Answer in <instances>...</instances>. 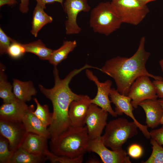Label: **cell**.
I'll return each instance as SVG.
<instances>
[{
    "label": "cell",
    "instance_id": "cell-10",
    "mask_svg": "<svg viewBox=\"0 0 163 163\" xmlns=\"http://www.w3.org/2000/svg\"><path fill=\"white\" fill-rule=\"evenodd\" d=\"M108 113L97 106L91 104L85 120L88 136L90 140L101 137L107 124Z\"/></svg>",
    "mask_w": 163,
    "mask_h": 163
},
{
    "label": "cell",
    "instance_id": "cell-34",
    "mask_svg": "<svg viewBox=\"0 0 163 163\" xmlns=\"http://www.w3.org/2000/svg\"><path fill=\"white\" fill-rule=\"evenodd\" d=\"M37 4L39 5L41 7L45 9L46 8V5L48 4H52L55 2L60 3L63 7V2L64 0H35Z\"/></svg>",
    "mask_w": 163,
    "mask_h": 163
},
{
    "label": "cell",
    "instance_id": "cell-8",
    "mask_svg": "<svg viewBox=\"0 0 163 163\" xmlns=\"http://www.w3.org/2000/svg\"><path fill=\"white\" fill-rule=\"evenodd\" d=\"M0 132L8 140L10 149L13 152L21 146L27 133L22 121L0 118Z\"/></svg>",
    "mask_w": 163,
    "mask_h": 163
},
{
    "label": "cell",
    "instance_id": "cell-33",
    "mask_svg": "<svg viewBox=\"0 0 163 163\" xmlns=\"http://www.w3.org/2000/svg\"><path fill=\"white\" fill-rule=\"evenodd\" d=\"M152 82L155 87L158 98H163V79L155 80Z\"/></svg>",
    "mask_w": 163,
    "mask_h": 163
},
{
    "label": "cell",
    "instance_id": "cell-9",
    "mask_svg": "<svg viewBox=\"0 0 163 163\" xmlns=\"http://www.w3.org/2000/svg\"><path fill=\"white\" fill-rule=\"evenodd\" d=\"M63 7L67 16L65 25L67 35L77 34L81 30L78 25L77 19L81 12H88L91 7L87 0H65Z\"/></svg>",
    "mask_w": 163,
    "mask_h": 163
},
{
    "label": "cell",
    "instance_id": "cell-21",
    "mask_svg": "<svg viewBox=\"0 0 163 163\" xmlns=\"http://www.w3.org/2000/svg\"><path fill=\"white\" fill-rule=\"evenodd\" d=\"M47 160L46 156L30 153L20 146L13 153L9 163H40Z\"/></svg>",
    "mask_w": 163,
    "mask_h": 163
},
{
    "label": "cell",
    "instance_id": "cell-29",
    "mask_svg": "<svg viewBox=\"0 0 163 163\" xmlns=\"http://www.w3.org/2000/svg\"><path fill=\"white\" fill-rule=\"evenodd\" d=\"M25 53V50L23 44L14 40L9 47L7 53L11 58L17 59L23 56Z\"/></svg>",
    "mask_w": 163,
    "mask_h": 163
},
{
    "label": "cell",
    "instance_id": "cell-13",
    "mask_svg": "<svg viewBox=\"0 0 163 163\" xmlns=\"http://www.w3.org/2000/svg\"><path fill=\"white\" fill-rule=\"evenodd\" d=\"M85 72L87 77L94 82L97 88V94L94 98L91 99V103L107 111L113 117H116L117 115L113 109L109 97L111 88L112 81L107 80L104 82H100L97 76L88 69H86Z\"/></svg>",
    "mask_w": 163,
    "mask_h": 163
},
{
    "label": "cell",
    "instance_id": "cell-30",
    "mask_svg": "<svg viewBox=\"0 0 163 163\" xmlns=\"http://www.w3.org/2000/svg\"><path fill=\"white\" fill-rule=\"evenodd\" d=\"M14 40L8 36L2 29L0 28V54L7 53L10 45Z\"/></svg>",
    "mask_w": 163,
    "mask_h": 163
},
{
    "label": "cell",
    "instance_id": "cell-3",
    "mask_svg": "<svg viewBox=\"0 0 163 163\" xmlns=\"http://www.w3.org/2000/svg\"><path fill=\"white\" fill-rule=\"evenodd\" d=\"M86 126H71L51 140L50 151L55 155L71 158L84 156L90 141Z\"/></svg>",
    "mask_w": 163,
    "mask_h": 163
},
{
    "label": "cell",
    "instance_id": "cell-17",
    "mask_svg": "<svg viewBox=\"0 0 163 163\" xmlns=\"http://www.w3.org/2000/svg\"><path fill=\"white\" fill-rule=\"evenodd\" d=\"M48 139L44 136L27 132L21 146L30 153L46 156V153L49 150Z\"/></svg>",
    "mask_w": 163,
    "mask_h": 163
},
{
    "label": "cell",
    "instance_id": "cell-20",
    "mask_svg": "<svg viewBox=\"0 0 163 163\" xmlns=\"http://www.w3.org/2000/svg\"><path fill=\"white\" fill-rule=\"evenodd\" d=\"M44 9L37 4L33 11L31 33L35 37L44 26L53 21L52 17L47 14Z\"/></svg>",
    "mask_w": 163,
    "mask_h": 163
},
{
    "label": "cell",
    "instance_id": "cell-28",
    "mask_svg": "<svg viewBox=\"0 0 163 163\" xmlns=\"http://www.w3.org/2000/svg\"><path fill=\"white\" fill-rule=\"evenodd\" d=\"M46 156L52 163H81L83 159V156L74 158L57 156L49 150L47 152Z\"/></svg>",
    "mask_w": 163,
    "mask_h": 163
},
{
    "label": "cell",
    "instance_id": "cell-23",
    "mask_svg": "<svg viewBox=\"0 0 163 163\" xmlns=\"http://www.w3.org/2000/svg\"><path fill=\"white\" fill-rule=\"evenodd\" d=\"M23 45L26 53L34 54L43 60H48L53 51L47 47L40 40Z\"/></svg>",
    "mask_w": 163,
    "mask_h": 163
},
{
    "label": "cell",
    "instance_id": "cell-6",
    "mask_svg": "<svg viewBox=\"0 0 163 163\" xmlns=\"http://www.w3.org/2000/svg\"><path fill=\"white\" fill-rule=\"evenodd\" d=\"M111 2L122 23L138 25L149 12L147 5L138 0H116Z\"/></svg>",
    "mask_w": 163,
    "mask_h": 163
},
{
    "label": "cell",
    "instance_id": "cell-14",
    "mask_svg": "<svg viewBox=\"0 0 163 163\" xmlns=\"http://www.w3.org/2000/svg\"><path fill=\"white\" fill-rule=\"evenodd\" d=\"M91 99L87 95H82L79 99L73 101L69 106V116L71 126H84Z\"/></svg>",
    "mask_w": 163,
    "mask_h": 163
},
{
    "label": "cell",
    "instance_id": "cell-15",
    "mask_svg": "<svg viewBox=\"0 0 163 163\" xmlns=\"http://www.w3.org/2000/svg\"><path fill=\"white\" fill-rule=\"evenodd\" d=\"M139 106L144 110L146 123L148 127L154 129L160 124L163 115V109L158 99H147L140 102Z\"/></svg>",
    "mask_w": 163,
    "mask_h": 163
},
{
    "label": "cell",
    "instance_id": "cell-22",
    "mask_svg": "<svg viewBox=\"0 0 163 163\" xmlns=\"http://www.w3.org/2000/svg\"><path fill=\"white\" fill-rule=\"evenodd\" d=\"M77 46L75 40H66L63 42L62 46L59 49L53 50L48 61L54 66H57L66 59L69 53L73 51Z\"/></svg>",
    "mask_w": 163,
    "mask_h": 163
},
{
    "label": "cell",
    "instance_id": "cell-35",
    "mask_svg": "<svg viewBox=\"0 0 163 163\" xmlns=\"http://www.w3.org/2000/svg\"><path fill=\"white\" fill-rule=\"evenodd\" d=\"M19 9L23 13H27L29 11V0H20Z\"/></svg>",
    "mask_w": 163,
    "mask_h": 163
},
{
    "label": "cell",
    "instance_id": "cell-4",
    "mask_svg": "<svg viewBox=\"0 0 163 163\" xmlns=\"http://www.w3.org/2000/svg\"><path fill=\"white\" fill-rule=\"evenodd\" d=\"M138 128L133 121L119 118L107 123L101 139L107 147L113 150H120L128 139L137 134Z\"/></svg>",
    "mask_w": 163,
    "mask_h": 163
},
{
    "label": "cell",
    "instance_id": "cell-1",
    "mask_svg": "<svg viewBox=\"0 0 163 163\" xmlns=\"http://www.w3.org/2000/svg\"><path fill=\"white\" fill-rule=\"evenodd\" d=\"M86 68L84 66L79 69H75L64 78L61 79L56 66H54V87L47 89L41 85H39L41 92L51 101L53 106L52 120L48 128L51 140L56 138L71 126L69 116V106L73 101L80 98L82 95L73 92L69 88V84L74 77Z\"/></svg>",
    "mask_w": 163,
    "mask_h": 163
},
{
    "label": "cell",
    "instance_id": "cell-31",
    "mask_svg": "<svg viewBox=\"0 0 163 163\" xmlns=\"http://www.w3.org/2000/svg\"><path fill=\"white\" fill-rule=\"evenodd\" d=\"M143 150L142 147L137 144L131 145L128 149L127 154L131 158H140L142 155Z\"/></svg>",
    "mask_w": 163,
    "mask_h": 163
},
{
    "label": "cell",
    "instance_id": "cell-25",
    "mask_svg": "<svg viewBox=\"0 0 163 163\" xmlns=\"http://www.w3.org/2000/svg\"><path fill=\"white\" fill-rule=\"evenodd\" d=\"M34 100L37 107L35 110L33 111V113L46 127L49 126L52 122L53 114L50 112L48 105H41L36 98H34Z\"/></svg>",
    "mask_w": 163,
    "mask_h": 163
},
{
    "label": "cell",
    "instance_id": "cell-19",
    "mask_svg": "<svg viewBox=\"0 0 163 163\" xmlns=\"http://www.w3.org/2000/svg\"><path fill=\"white\" fill-rule=\"evenodd\" d=\"M13 92L16 97L22 101H30L32 96L36 94L37 91L33 83L14 79L12 84Z\"/></svg>",
    "mask_w": 163,
    "mask_h": 163
},
{
    "label": "cell",
    "instance_id": "cell-16",
    "mask_svg": "<svg viewBox=\"0 0 163 163\" xmlns=\"http://www.w3.org/2000/svg\"><path fill=\"white\" fill-rule=\"evenodd\" d=\"M26 102L16 98L9 103H3L0 108V118L9 120L21 121L29 108Z\"/></svg>",
    "mask_w": 163,
    "mask_h": 163
},
{
    "label": "cell",
    "instance_id": "cell-37",
    "mask_svg": "<svg viewBox=\"0 0 163 163\" xmlns=\"http://www.w3.org/2000/svg\"><path fill=\"white\" fill-rule=\"evenodd\" d=\"M158 101L161 105V106L163 109V98H159L158 99ZM160 124L163 125V115L160 121Z\"/></svg>",
    "mask_w": 163,
    "mask_h": 163
},
{
    "label": "cell",
    "instance_id": "cell-38",
    "mask_svg": "<svg viewBox=\"0 0 163 163\" xmlns=\"http://www.w3.org/2000/svg\"><path fill=\"white\" fill-rule=\"evenodd\" d=\"M141 3L144 5L146 4L149 2L155 1L156 0H138Z\"/></svg>",
    "mask_w": 163,
    "mask_h": 163
},
{
    "label": "cell",
    "instance_id": "cell-32",
    "mask_svg": "<svg viewBox=\"0 0 163 163\" xmlns=\"http://www.w3.org/2000/svg\"><path fill=\"white\" fill-rule=\"evenodd\" d=\"M151 138L154 139L159 144L163 145V125L157 129L150 132Z\"/></svg>",
    "mask_w": 163,
    "mask_h": 163
},
{
    "label": "cell",
    "instance_id": "cell-5",
    "mask_svg": "<svg viewBox=\"0 0 163 163\" xmlns=\"http://www.w3.org/2000/svg\"><path fill=\"white\" fill-rule=\"evenodd\" d=\"M122 23L111 2H101L91 11L89 24L95 33L108 36Z\"/></svg>",
    "mask_w": 163,
    "mask_h": 163
},
{
    "label": "cell",
    "instance_id": "cell-36",
    "mask_svg": "<svg viewBox=\"0 0 163 163\" xmlns=\"http://www.w3.org/2000/svg\"><path fill=\"white\" fill-rule=\"evenodd\" d=\"M17 3L16 0H0V7H1L5 5L10 6L14 5Z\"/></svg>",
    "mask_w": 163,
    "mask_h": 163
},
{
    "label": "cell",
    "instance_id": "cell-26",
    "mask_svg": "<svg viewBox=\"0 0 163 163\" xmlns=\"http://www.w3.org/2000/svg\"><path fill=\"white\" fill-rule=\"evenodd\" d=\"M150 143L152 146V154L144 163H163V148L154 139L151 138Z\"/></svg>",
    "mask_w": 163,
    "mask_h": 163
},
{
    "label": "cell",
    "instance_id": "cell-27",
    "mask_svg": "<svg viewBox=\"0 0 163 163\" xmlns=\"http://www.w3.org/2000/svg\"><path fill=\"white\" fill-rule=\"evenodd\" d=\"M13 153L10 149L8 140L0 134V163H9Z\"/></svg>",
    "mask_w": 163,
    "mask_h": 163
},
{
    "label": "cell",
    "instance_id": "cell-39",
    "mask_svg": "<svg viewBox=\"0 0 163 163\" xmlns=\"http://www.w3.org/2000/svg\"><path fill=\"white\" fill-rule=\"evenodd\" d=\"M159 64L163 74V58L159 61Z\"/></svg>",
    "mask_w": 163,
    "mask_h": 163
},
{
    "label": "cell",
    "instance_id": "cell-12",
    "mask_svg": "<svg viewBox=\"0 0 163 163\" xmlns=\"http://www.w3.org/2000/svg\"><path fill=\"white\" fill-rule=\"evenodd\" d=\"M109 96L111 102L115 106V111L117 115H121L124 113L129 117L133 120L144 136L148 139H150L151 136L147 126L139 122L133 114L134 108L131 103V98L128 96L120 94L114 88H111Z\"/></svg>",
    "mask_w": 163,
    "mask_h": 163
},
{
    "label": "cell",
    "instance_id": "cell-18",
    "mask_svg": "<svg viewBox=\"0 0 163 163\" xmlns=\"http://www.w3.org/2000/svg\"><path fill=\"white\" fill-rule=\"evenodd\" d=\"M24 116L22 122L27 131L50 138V135L48 128L33 113L34 106L31 105Z\"/></svg>",
    "mask_w": 163,
    "mask_h": 163
},
{
    "label": "cell",
    "instance_id": "cell-24",
    "mask_svg": "<svg viewBox=\"0 0 163 163\" xmlns=\"http://www.w3.org/2000/svg\"><path fill=\"white\" fill-rule=\"evenodd\" d=\"M0 66V97L3 100L4 103H11L17 98L12 91V85L6 80L3 66L2 65Z\"/></svg>",
    "mask_w": 163,
    "mask_h": 163
},
{
    "label": "cell",
    "instance_id": "cell-40",
    "mask_svg": "<svg viewBox=\"0 0 163 163\" xmlns=\"http://www.w3.org/2000/svg\"><path fill=\"white\" fill-rule=\"evenodd\" d=\"M112 1H115V0H111Z\"/></svg>",
    "mask_w": 163,
    "mask_h": 163
},
{
    "label": "cell",
    "instance_id": "cell-7",
    "mask_svg": "<svg viewBox=\"0 0 163 163\" xmlns=\"http://www.w3.org/2000/svg\"><path fill=\"white\" fill-rule=\"evenodd\" d=\"M127 96L131 99V103L135 109L143 101L158 98L153 82L146 75L141 76L136 78L130 87Z\"/></svg>",
    "mask_w": 163,
    "mask_h": 163
},
{
    "label": "cell",
    "instance_id": "cell-11",
    "mask_svg": "<svg viewBox=\"0 0 163 163\" xmlns=\"http://www.w3.org/2000/svg\"><path fill=\"white\" fill-rule=\"evenodd\" d=\"M101 137L90 140L88 152L97 154L104 163H131L126 151L123 149L118 151L108 149L103 143Z\"/></svg>",
    "mask_w": 163,
    "mask_h": 163
},
{
    "label": "cell",
    "instance_id": "cell-2",
    "mask_svg": "<svg viewBox=\"0 0 163 163\" xmlns=\"http://www.w3.org/2000/svg\"><path fill=\"white\" fill-rule=\"evenodd\" d=\"M145 37H142L135 53L128 58L120 56L107 61L100 69L102 72L113 78L117 86V90L121 94L127 96L131 85L138 77L146 75L155 80H161L163 78L149 73L145 64L150 55L145 49Z\"/></svg>",
    "mask_w": 163,
    "mask_h": 163
}]
</instances>
